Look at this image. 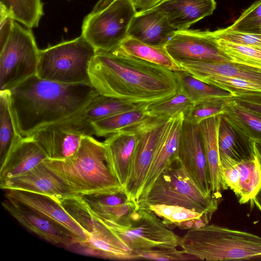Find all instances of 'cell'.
<instances>
[{
	"instance_id": "6da1fadb",
	"label": "cell",
	"mask_w": 261,
	"mask_h": 261,
	"mask_svg": "<svg viewBox=\"0 0 261 261\" xmlns=\"http://www.w3.org/2000/svg\"><path fill=\"white\" fill-rule=\"evenodd\" d=\"M89 75L99 94L137 105L166 100L179 89L175 71L116 49L96 50Z\"/></svg>"
},
{
	"instance_id": "7a4b0ae2",
	"label": "cell",
	"mask_w": 261,
	"mask_h": 261,
	"mask_svg": "<svg viewBox=\"0 0 261 261\" xmlns=\"http://www.w3.org/2000/svg\"><path fill=\"white\" fill-rule=\"evenodd\" d=\"M10 91V103L22 137L75 115L99 94L91 85L65 84L32 76Z\"/></svg>"
},
{
	"instance_id": "3957f363",
	"label": "cell",
	"mask_w": 261,
	"mask_h": 261,
	"mask_svg": "<svg viewBox=\"0 0 261 261\" xmlns=\"http://www.w3.org/2000/svg\"><path fill=\"white\" fill-rule=\"evenodd\" d=\"M44 164L67 182L77 195L124 190L107 164L103 142L84 136L77 150L63 160L47 159Z\"/></svg>"
},
{
	"instance_id": "277c9868",
	"label": "cell",
	"mask_w": 261,
	"mask_h": 261,
	"mask_svg": "<svg viewBox=\"0 0 261 261\" xmlns=\"http://www.w3.org/2000/svg\"><path fill=\"white\" fill-rule=\"evenodd\" d=\"M179 247L196 260H248L261 256V237L208 224L187 230Z\"/></svg>"
},
{
	"instance_id": "5b68a950",
	"label": "cell",
	"mask_w": 261,
	"mask_h": 261,
	"mask_svg": "<svg viewBox=\"0 0 261 261\" xmlns=\"http://www.w3.org/2000/svg\"><path fill=\"white\" fill-rule=\"evenodd\" d=\"M96 51L82 35L49 46L40 50L36 75L62 84L91 85L89 68Z\"/></svg>"
},
{
	"instance_id": "8992f818",
	"label": "cell",
	"mask_w": 261,
	"mask_h": 261,
	"mask_svg": "<svg viewBox=\"0 0 261 261\" xmlns=\"http://www.w3.org/2000/svg\"><path fill=\"white\" fill-rule=\"evenodd\" d=\"M183 206L199 213H214L218 197L205 195L194 184L177 158L159 176L137 208L151 205Z\"/></svg>"
},
{
	"instance_id": "52a82bcc",
	"label": "cell",
	"mask_w": 261,
	"mask_h": 261,
	"mask_svg": "<svg viewBox=\"0 0 261 261\" xmlns=\"http://www.w3.org/2000/svg\"><path fill=\"white\" fill-rule=\"evenodd\" d=\"M40 49L30 29L15 21L0 48V91H10L37 75Z\"/></svg>"
},
{
	"instance_id": "ba28073f",
	"label": "cell",
	"mask_w": 261,
	"mask_h": 261,
	"mask_svg": "<svg viewBox=\"0 0 261 261\" xmlns=\"http://www.w3.org/2000/svg\"><path fill=\"white\" fill-rule=\"evenodd\" d=\"M100 220L137 254L151 249L177 248L180 245L181 237L148 209H136L120 224Z\"/></svg>"
},
{
	"instance_id": "9c48e42d",
	"label": "cell",
	"mask_w": 261,
	"mask_h": 261,
	"mask_svg": "<svg viewBox=\"0 0 261 261\" xmlns=\"http://www.w3.org/2000/svg\"><path fill=\"white\" fill-rule=\"evenodd\" d=\"M137 13L129 0H113L85 17L81 35L96 50L114 49L128 37L129 26Z\"/></svg>"
},
{
	"instance_id": "30bf717a",
	"label": "cell",
	"mask_w": 261,
	"mask_h": 261,
	"mask_svg": "<svg viewBox=\"0 0 261 261\" xmlns=\"http://www.w3.org/2000/svg\"><path fill=\"white\" fill-rule=\"evenodd\" d=\"M170 118L150 116L132 126L137 134L138 140L124 191L136 206L153 158Z\"/></svg>"
},
{
	"instance_id": "8fae6325",
	"label": "cell",
	"mask_w": 261,
	"mask_h": 261,
	"mask_svg": "<svg viewBox=\"0 0 261 261\" xmlns=\"http://www.w3.org/2000/svg\"><path fill=\"white\" fill-rule=\"evenodd\" d=\"M164 48L176 63L185 60L230 62L219 48L212 31H176Z\"/></svg>"
},
{
	"instance_id": "7c38bea8",
	"label": "cell",
	"mask_w": 261,
	"mask_h": 261,
	"mask_svg": "<svg viewBox=\"0 0 261 261\" xmlns=\"http://www.w3.org/2000/svg\"><path fill=\"white\" fill-rule=\"evenodd\" d=\"M178 159L203 193L207 196L213 195L198 124L185 118L179 137Z\"/></svg>"
},
{
	"instance_id": "4fadbf2b",
	"label": "cell",
	"mask_w": 261,
	"mask_h": 261,
	"mask_svg": "<svg viewBox=\"0 0 261 261\" xmlns=\"http://www.w3.org/2000/svg\"><path fill=\"white\" fill-rule=\"evenodd\" d=\"M143 106L98 94L84 108L72 116L47 126L85 136L94 134L92 123L113 115ZM47 127V126H46Z\"/></svg>"
},
{
	"instance_id": "5bb4252c",
	"label": "cell",
	"mask_w": 261,
	"mask_h": 261,
	"mask_svg": "<svg viewBox=\"0 0 261 261\" xmlns=\"http://www.w3.org/2000/svg\"><path fill=\"white\" fill-rule=\"evenodd\" d=\"M91 213V215L81 226L88 236L87 241L80 245L85 254L114 260H139L136 253L99 218Z\"/></svg>"
},
{
	"instance_id": "9a60e30c",
	"label": "cell",
	"mask_w": 261,
	"mask_h": 261,
	"mask_svg": "<svg viewBox=\"0 0 261 261\" xmlns=\"http://www.w3.org/2000/svg\"><path fill=\"white\" fill-rule=\"evenodd\" d=\"M6 191L5 198L12 199L61 226L72 235L77 245L87 241L88 236L86 232L64 210L56 197L18 190Z\"/></svg>"
},
{
	"instance_id": "2e32d148",
	"label": "cell",
	"mask_w": 261,
	"mask_h": 261,
	"mask_svg": "<svg viewBox=\"0 0 261 261\" xmlns=\"http://www.w3.org/2000/svg\"><path fill=\"white\" fill-rule=\"evenodd\" d=\"M0 188L5 191L22 190L56 198L77 195L67 182L43 162L25 173L0 181Z\"/></svg>"
},
{
	"instance_id": "e0dca14e",
	"label": "cell",
	"mask_w": 261,
	"mask_h": 261,
	"mask_svg": "<svg viewBox=\"0 0 261 261\" xmlns=\"http://www.w3.org/2000/svg\"><path fill=\"white\" fill-rule=\"evenodd\" d=\"M2 205L20 225L46 241L65 247L77 245L72 235L63 227L12 199L6 198Z\"/></svg>"
},
{
	"instance_id": "ac0fdd59",
	"label": "cell",
	"mask_w": 261,
	"mask_h": 261,
	"mask_svg": "<svg viewBox=\"0 0 261 261\" xmlns=\"http://www.w3.org/2000/svg\"><path fill=\"white\" fill-rule=\"evenodd\" d=\"M184 118V113L171 117L153 158L137 204L145 198L161 173L178 158L179 137Z\"/></svg>"
},
{
	"instance_id": "d6986e66",
	"label": "cell",
	"mask_w": 261,
	"mask_h": 261,
	"mask_svg": "<svg viewBox=\"0 0 261 261\" xmlns=\"http://www.w3.org/2000/svg\"><path fill=\"white\" fill-rule=\"evenodd\" d=\"M137 140V134L132 126L110 135L103 142L109 169L123 188Z\"/></svg>"
},
{
	"instance_id": "ffe728a7",
	"label": "cell",
	"mask_w": 261,
	"mask_h": 261,
	"mask_svg": "<svg viewBox=\"0 0 261 261\" xmlns=\"http://www.w3.org/2000/svg\"><path fill=\"white\" fill-rule=\"evenodd\" d=\"M176 32L156 6L136 13L129 26L127 36L152 46L164 47Z\"/></svg>"
},
{
	"instance_id": "44dd1931",
	"label": "cell",
	"mask_w": 261,
	"mask_h": 261,
	"mask_svg": "<svg viewBox=\"0 0 261 261\" xmlns=\"http://www.w3.org/2000/svg\"><path fill=\"white\" fill-rule=\"evenodd\" d=\"M47 159L31 136L22 137L11 148L1 165L0 181L25 173Z\"/></svg>"
},
{
	"instance_id": "7402d4cb",
	"label": "cell",
	"mask_w": 261,
	"mask_h": 261,
	"mask_svg": "<svg viewBox=\"0 0 261 261\" xmlns=\"http://www.w3.org/2000/svg\"><path fill=\"white\" fill-rule=\"evenodd\" d=\"M215 0H163L156 6L176 31L187 30L194 23L212 15Z\"/></svg>"
},
{
	"instance_id": "603a6c76",
	"label": "cell",
	"mask_w": 261,
	"mask_h": 261,
	"mask_svg": "<svg viewBox=\"0 0 261 261\" xmlns=\"http://www.w3.org/2000/svg\"><path fill=\"white\" fill-rule=\"evenodd\" d=\"M79 196L96 217L119 224L125 221L137 208L124 190L117 193L95 192Z\"/></svg>"
},
{
	"instance_id": "cb8c5ba5",
	"label": "cell",
	"mask_w": 261,
	"mask_h": 261,
	"mask_svg": "<svg viewBox=\"0 0 261 261\" xmlns=\"http://www.w3.org/2000/svg\"><path fill=\"white\" fill-rule=\"evenodd\" d=\"M222 114L206 118L199 123V134L207 165L212 193L218 197L222 189L221 161L218 137Z\"/></svg>"
},
{
	"instance_id": "d4e9b609",
	"label": "cell",
	"mask_w": 261,
	"mask_h": 261,
	"mask_svg": "<svg viewBox=\"0 0 261 261\" xmlns=\"http://www.w3.org/2000/svg\"><path fill=\"white\" fill-rule=\"evenodd\" d=\"M194 77L208 75L236 77L261 84V69L231 62L185 60L177 63Z\"/></svg>"
},
{
	"instance_id": "484cf974",
	"label": "cell",
	"mask_w": 261,
	"mask_h": 261,
	"mask_svg": "<svg viewBox=\"0 0 261 261\" xmlns=\"http://www.w3.org/2000/svg\"><path fill=\"white\" fill-rule=\"evenodd\" d=\"M31 136L40 145L48 159L63 160L73 154L79 149L84 136L59 128L45 127Z\"/></svg>"
},
{
	"instance_id": "4316f807",
	"label": "cell",
	"mask_w": 261,
	"mask_h": 261,
	"mask_svg": "<svg viewBox=\"0 0 261 261\" xmlns=\"http://www.w3.org/2000/svg\"><path fill=\"white\" fill-rule=\"evenodd\" d=\"M231 97L226 102L222 118L247 146L252 147L251 142L261 144V119L240 106Z\"/></svg>"
},
{
	"instance_id": "83f0119b",
	"label": "cell",
	"mask_w": 261,
	"mask_h": 261,
	"mask_svg": "<svg viewBox=\"0 0 261 261\" xmlns=\"http://www.w3.org/2000/svg\"><path fill=\"white\" fill-rule=\"evenodd\" d=\"M145 208L154 213L169 228L177 227L187 230L208 224L213 215L212 213H199L177 205H151Z\"/></svg>"
},
{
	"instance_id": "f1b7e54d",
	"label": "cell",
	"mask_w": 261,
	"mask_h": 261,
	"mask_svg": "<svg viewBox=\"0 0 261 261\" xmlns=\"http://www.w3.org/2000/svg\"><path fill=\"white\" fill-rule=\"evenodd\" d=\"M114 49L126 55L161 65L173 71L181 70L164 47L152 46L127 37Z\"/></svg>"
},
{
	"instance_id": "f546056e",
	"label": "cell",
	"mask_w": 261,
	"mask_h": 261,
	"mask_svg": "<svg viewBox=\"0 0 261 261\" xmlns=\"http://www.w3.org/2000/svg\"><path fill=\"white\" fill-rule=\"evenodd\" d=\"M175 72L178 90L185 93L194 105L204 101L227 100L232 97L231 93L203 82L185 70Z\"/></svg>"
},
{
	"instance_id": "4dcf8cb0",
	"label": "cell",
	"mask_w": 261,
	"mask_h": 261,
	"mask_svg": "<svg viewBox=\"0 0 261 261\" xmlns=\"http://www.w3.org/2000/svg\"><path fill=\"white\" fill-rule=\"evenodd\" d=\"M23 137L20 134L10 103V91H0V164L13 145Z\"/></svg>"
},
{
	"instance_id": "1f68e13d",
	"label": "cell",
	"mask_w": 261,
	"mask_h": 261,
	"mask_svg": "<svg viewBox=\"0 0 261 261\" xmlns=\"http://www.w3.org/2000/svg\"><path fill=\"white\" fill-rule=\"evenodd\" d=\"M143 106L139 108L112 115L92 123L94 135L106 137L139 123L148 118Z\"/></svg>"
},
{
	"instance_id": "d6a6232c",
	"label": "cell",
	"mask_w": 261,
	"mask_h": 261,
	"mask_svg": "<svg viewBox=\"0 0 261 261\" xmlns=\"http://www.w3.org/2000/svg\"><path fill=\"white\" fill-rule=\"evenodd\" d=\"M240 173V204L252 201L261 188V167L256 156L238 162Z\"/></svg>"
},
{
	"instance_id": "836d02e7",
	"label": "cell",
	"mask_w": 261,
	"mask_h": 261,
	"mask_svg": "<svg viewBox=\"0 0 261 261\" xmlns=\"http://www.w3.org/2000/svg\"><path fill=\"white\" fill-rule=\"evenodd\" d=\"M219 154L227 155L237 161L253 158V148L247 146L228 123L221 119L218 137Z\"/></svg>"
},
{
	"instance_id": "e575fe53",
	"label": "cell",
	"mask_w": 261,
	"mask_h": 261,
	"mask_svg": "<svg viewBox=\"0 0 261 261\" xmlns=\"http://www.w3.org/2000/svg\"><path fill=\"white\" fill-rule=\"evenodd\" d=\"M0 4L11 12L15 20L30 29L38 26L44 15L41 0H0Z\"/></svg>"
},
{
	"instance_id": "d590c367",
	"label": "cell",
	"mask_w": 261,
	"mask_h": 261,
	"mask_svg": "<svg viewBox=\"0 0 261 261\" xmlns=\"http://www.w3.org/2000/svg\"><path fill=\"white\" fill-rule=\"evenodd\" d=\"M217 45L230 62L261 69V50L216 39Z\"/></svg>"
},
{
	"instance_id": "8d00e7d4",
	"label": "cell",
	"mask_w": 261,
	"mask_h": 261,
	"mask_svg": "<svg viewBox=\"0 0 261 261\" xmlns=\"http://www.w3.org/2000/svg\"><path fill=\"white\" fill-rule=\"evenodd\" d=\"M193 105L190 98L178 90L169 99L146 105L145 111L150 116L171 117L180 113H184L185 115Z\"/></svg>"
},
{
	"instance_id": "74e56055",
	"label": "cell",
	"mask_w": 261,
	"mask_h": 261,
	"mask_svg": "<svg viewBox=\"0 0 261 261\" xmlns=\"http://www.w3.org/2000/svg\"><path fill=\"white\" fill-rule=\"evenodd\" d=\"M198 80L226 91L232 96L246 92H261V84L244 79L217 75L205 76Z\"/></svg>"
},
{
	"instance_id": "f35d334b",
	"label": "cell",
	"mask_w": 261,
	"mask_h": 261,
	"mask_svg": "<svg viewBox=\"0 0 261 261\" xmlns=\"http://www.w3.org/2000/svg\"><path fill=\"white\" fill-rule=\"evenodd\" d=\"M228 28L231 30L261 35V0L245 10Z\"/></svg>"
},
{
	"instance_id": "ab89813d",
	"label": "cell",
	"mask_w": 261,
	"mask_h": 261,
	"mask_svg": "<svg viewBox=\"0 0 261 261\" xmlns=\"http://www.w3.org/2000/svg\"><path fill=\"white\" fill-rule=\"evenodd\" d=\"M227 100L208 101L195 103L184 115L185 119L198 124L206 118L222 115L225 111Z\"/></svg>"
},
{
	"instance_id": "60d3db41",
	"label": "cell",
	"mask_w": 261,
	"mask_h": 261,
	"mask_svg": "<svg viewBox=\"0 0 261 261\" xmlns=\"http://www.w3.org/2000/svg\"><path fill=\"white\" fill-rule=\"evenodd\" d=\"M222 189L229 188L238 196L240 193V173L238 162L230 156L220 155Z\"/></svg>"
},
{
	"instance_id": "b9f144b4",
	"label": "cell",
	"mask_w": 261,
	"mask_h": 261,
	"mask_svg": "<svg viewBox=\"0 0 261 261\" xmlns=\"http://www.w3.org/2000/svg\"><path fill=\"white\" fill-rule=\"evenodd\" d=\"M216 39H222L236 44L261 50V35L233 31L228 27L212 31Z\"/></svg>"
},
{
	"instance_id": "7bdbcfd3",
	"label": "cell",
	"mask_w": 261,
	"mask_h": 261,
	"mask_svg": "<svg viewBox=\"0 0 261 261\" xmlns=\"http://www.w3.org/2000/svg\"><path fill=\"white\" fill-rule=\"evenodd\" d=\"M139 260H196L184 250L177 248H155L143 250L137 253Z\"/></svg>"
},
{
	"instance_id": "ee69618b",
	"label": "cell",
	"mask_w": 261,
	"mask_h": 261,
	"mask_svg": "<svg viewBox=\"0 0 261 261\" xmlns=\"http://www.w3.org/2000/svg\"><path fill=\"white\" fill-rule=\"evenodd\" d=\"M231 98L240 106L261 119V92L239 93Z\"/></svg>"
},
{
	"instance_id": "f6af8a7d",
	"label": "cell",
	"mask_w": 261,
	"mask_h": 261,
	"mask_svg": "<svg viewBox=\"0 0 261 261\" xmlns=\"http://www.w3.org/2000/svg\"><path fill=\"white\" fill-rule=\"evenodd\" d=\"M15 20L11 12L0 4V48H1L12 30Z\"/></svg>"
},
{
	"instance_id": "bcb514c9",
	"label": "cell",
	"mask_w": 261,
	"mask_h": 261,
	"mask_svg": "<svg viewBox=\"0 0 261 261\" xmlns=\"http://www.w3.org/2000/svg\"><path fill=\"white\" fill-rule=\"evenodd\" d=\"M113 0H99L93 7L91 12H98L108 5ZM137 12L145 11L157 6L161 3L160 0H129Z\"/></svg>"
},
{
	"instance_id": "7dc6e473",
	"label": "cell",
	"mask_w": 261,
	"mask_h": 261,
	"mask_svg": "<svg viewBox=\"0 0 261 261\" xmlns=\"http://www.w3.org/2000/svg\"><path fill=\"white\" fill-rule=\"evenodd\" d=\"M254 153L256 156L261 167V144L251 142Z\"/></svg>"
},
{
	"instance_id": "c3c4849f",
	"label": "cell",
	"mask_w": 261,
	"mask_h": 261,
	"mask_svg": "<svg viewBox=\"0 0 261 261\" xmlns=\"http://www.w3.org/2000/svg\"><path fill=\"white\" fill-rule=\"evenodd\" d=\"M251 201L261 212V188Z\"/></svg>"
},
{
	"instance_id": "681fc988",
	"label": "cell",
	"mask_w": 261,
	"mask_h": 261,
	"mask_svg": "<svg viewBox=\"0 0 261 261\" xmlns=\"http://www.w3.org/2000/svg\"><path fill=\"white\" fill-rule=\"evenodd\" d=\"M163 0H160V1L161 2L162 1H163Z\"/></svg>"
}]
</instances>
